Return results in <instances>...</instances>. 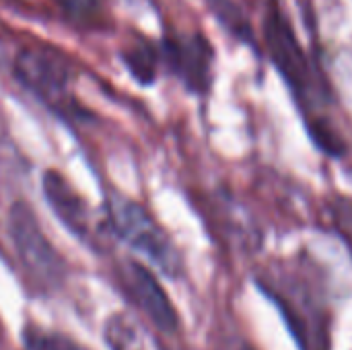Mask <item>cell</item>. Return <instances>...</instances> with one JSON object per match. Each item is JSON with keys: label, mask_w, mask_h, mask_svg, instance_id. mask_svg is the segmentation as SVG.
Wrapping results in <instances>:
<instances>
[{"label": "cell", "mask_w": 352, "mask_h": 350, "mask_svg": "<svg viewBox=\"0 0 352 350\" xmlns=\"http://www.w3.org/2000/svg\"><path fill=\"white\" fill-rule=\"evenodd\" d=\"M107 225L134 252L142 254L165 276L177 278L184 270L182 254L173 239L155 221V217L132 198L113 194L105 202Z\"/></svg>", "instance_id": "277c9868"}, {"label": "cell", "mask_w": 352, "mask_h": 350, "mask_svg": "<svg viewBox=\"0 0 352 350\" xmlns=\"http://www.w3.org/2000/svg\"><path fill=\"white\" fill-rule=\"evenodd\" d=\"M62 19L76 29H93L103 12V0H54Z\"/></svg>", "instance_id": "7c38bea8"}, {"label": "cell", "mask_w": 352, "mask_h": 350, "mask_svg": "<svg viewBox=\"0 0 352 350\" xmlns=\"http://www.w3.org/2000/svg\"><path fill=\"white\" fill-rule=\"evenodd\" d=\"M120 60L128 74L142 87H151L157 83L161 64V50L159 41H153L144 35H136L120 50Z\"/></svg>", "instance_id": "30bf717a"}, {"label": "cell", "mask_w": 352, "mask_h": 350, "mask_svg": "<svg viewBox=\"0 0 352 350\" xmlns=\"http://www.w3.org/2000/svg\"><path fill=\"white\" fill-rule=\"evenodd\" d=\"M8 233L21 264L37 285L54 289L64 281V260L25 202H14L10 206Z\"/></svg>", "instance_id": "8992f818"}, {"label": "cell", "mask_w": 352, "mask_h": 350, "mask_svg": "<svg viewBox=\"0 0 352 350\" xmlns=\"http://www.w3.org/2000/svg\"><path fill=\"white\" fill-rule=\"evenodd\" d=\"M161 64L192 95H208L214 83L217 50L200 29H167L159 39Z\"/></svg>", "instance_id": "5b68a950"}, {"label": "cell", "mask_w": 352, "mask_h": 350, "mask_svg": "<svg viewBox=\"0 0 352 350\" xmlns=\"http://www.w3.org/2000/svg\"><path fill=\"white\" fill-rule=\"evenodd\" d=\"M120 283L130 301L165 334H173L179 326L177 311L157 276L138 262H126L120 270Z\"/></svg>", "instance_id": "52a82bcc"}, {"label": "cell", "mask_w": 352, "mask_h": 350, "mask_svg": "<svg viewBox=\"0 0 352 350\" xmlns=\"http://www.w3.org/2000/svg\"><path fill=\"white\" fill-rule=\"evenodd\" d=\"M23 342L27 350H87L68 334L41 326H27L23 332Z\"/></svg>", "instance_id": "4fadbf2b"}, {"label": "cell", "mask_w": 352, "mask_h": 350, "mask_svg": "<svg viewBox=\"0 0 352 350\" xmlns=\"http://www.w3.org/2000/svg\"><path fill=\"white\" fill-rule=\"evenodd\" d=\"M262 50L285 80L309 136L324 153L342 157L346 153V142L332 120V109L336 105L334 89L324 74L320 60L303 47L280 0H266L262 14Z\"/></svg>", "instance_id": "6da1fadb"}, {"label": "cell", "mask_w": 352, "mask_h": 350, "mask_svg": "<svg viewBox=\"0 0 352 350\" xmlns=\"http://www.w3.org/2000/svg\"><path fill=\"white\" fill-rule=\"evenodd\" d=\"M14 80L54 113L70 120L80 118L82 109L72 93V64L54 45H23L12 60Z\"/></svg>", "instance_id": "3957f363"}, {"label": "cell", "mask_w": 352, "mask_h": 350, "mask_svg": "<svg viewBox=\"0 0 352 350\" xmlns=\"http://www.w3.org/2000/svg\"><path fill=\"white\" fill-rule=\"evenodd\" d=\"M105 340L111 350H151L146 332L126 314H116L109 318L105 326Z\"/></svg>", "instance_id": "8fae6325"}, {"label": "cell", "mask_w": 352, "mask_h": 350, "mask_svg": "<svg viewBox=\"0 0 352 350\" xmlns=\"http://www.w3.org/2000/svg\"><path fill=\"white\" fill-rule=\"evenodd\" d=\"M206 10L214 19V23L239 45L250 47L258 58L264 56L262 43H258L254 25L237 0H204Z\"/></svg>", "instance_id": "9c48e42d"}, {"label": "cell", "mask_w": 352, "mask_h": 350, "mask_svg": "<svg viewBox=\"0 0 352 350\" xmlns=\"http://www.w3.org/2000/svg\"><path fill=\"white\" fill-rule=\"evenodd\" d=\"M43 194L62 225L78 239H89L91 233V212L87 202L70 186V182L56 169L43 173Z\"/></svg>", "instance_id": "ba28073f"}, {"label": "cell", "mask_w": 352, "mask_h": 350, "mask_svg": "<svg viewBox=\"0 0 352 350\" xmlns=\"http://www.w3.org/2000/svg\"><path fill=\"white\" fill-rule=\"evenodd\" d=\"M258 287L280 309L301 350H332V316L324 293L295 266H270Z\"/></svg>", "instance_id": "7a4b0ae2"}]
</instances>
